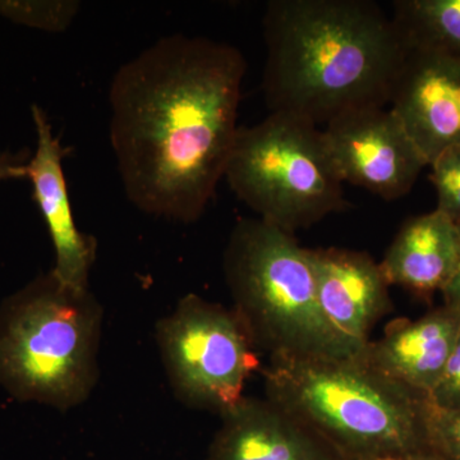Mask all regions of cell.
I'll return each mask as SVG.
<instances>
[{
    "mask_svg": "<svg viewBox=\"0 0 460 460\" xmlns=\"http://www.w3.org/2000/svg\"><path fill=\"white\" fill-rule=\"evenodd\" d=\"M460 332V314L443 305L416 320L392 321L383 337L366 345L365 361L385 376L429 396Z\"/></svg>",
    "mask_w": 460,
    "mask_h": 460,
    "instance_id": "4fadbf2b",
    "label": "cell"
},
{
    "mask_svg": "<svg viewBox=\"0 0 460 460\" xmlns=\"http://www.w3.org/2000/svg\"><path fill=\"white\" fill-rule=\"evenodd\" d=\"M389 108L429 166L445 150L460 145V60L408 45Z\"/></svg>",
    "mask_w": 460,
    "mask_h": 460,
    "instance_id": "9c48e42d",
    "label": "cell"
},
{
    "mask_svg": "<svg viewBox=\"0 0 460 460\" xmlns=\"http://www.w3.org/2000/svg\"><path fill=\"white\" fill-rule=\"evenodd\" d=\"M428 441L441 458L460 460V411L438 410L429 402Z\"/></svg>",
    "mask_w": 460,
    "mask_h": 460,
    "instance_id": "ac0fdd59",
    "label": "cell"
},
{
    "mask_svg": "<svg viewBox=\"0 0 460 460\" xmlns=\"http://www.w3.org/2000/svg\"><path fill=\"white\" fill-rule=\"evenodd\" d=\"M441 295L444 296V305L460 314V261L456 274Z\"/></svg>",
    "mask_w": 460,
    "mask_h": 460,
    "instance_id": "44dd1931",
    "label": "cell"
},
{
    "mask_svg": "<svg viewBox=\"0 0 460 460\" xmlns=\"http://www.w3.org/2000/svg\"><path fill=\"white\" fill-rule=\"evenodd\" d=\"M246 58L204 36H164L118 68L111 144L127 199L169 222H198L238 133Z\"/></svg>",
    "mask_w": 460,
    "mask_h": 460,
    "instance_id": "6da1fadb",
    "label": "cell"
},
{
    "mask_svg": "<svg viewBox=\"0 0 460 460\" xmlns=\"http://www.w3.org/2000/svg\"><path fill=\"white\" fill-rule=\"evenodd\" d=\"M156 341L175 396L222 416L259 368L256 348L233 308L187 295L157 323Z\"/></svg>",
    "mask_w": 460,
    "mask_h": 460,
    "instance_id": "52a82bcc",
    "label": "cell"
},
{
    "mask_svg": "<svg viewBox=\"0 0 460 460\" xmlns=\"http://www.w3.org/2000/svg\"><path fill=\"white\" fill-rule=\"evenodd\" d=\"M375 460H405L402 458H398V456H385V458H378Z\"/></svg>",
    "mask_w": 460,
    "mask_h": 460,
    "instance_id": "603a6c76",
    "label": "cell"
},
{
    "mask_svg": "<svg viewBox=\"0 0 460 460\" xmlns=\"http://www.w3.org/2000/svg\"><path fill=\"white\" fill-rule=\"evenodd\" d=\"M223 270L233 311L253 347L270 358L361 353L321 310L313 253L295 234L260 217H242L230 232Z\"/></svg>",
    "mask_w": 460,
    "mask_h": 460,
    "instance_id": "277c9868",
    "label": "cell"
},
{
    "mask_svg": "<svg viewBox=\"0 0 460 460\" xmlns=\"http://www.w3.org/2000/svg\"><path fill=\"white\" fill-rule=\"evenodd\" d=\"M323 127V138L341 181L385 201L408 195L429 166L390 108L348 111Z\"/></svg>",
    "mask_w": 460,
    "mask_h": 460,
    "instance_id": "ba28073f",
    "label": "cell"
},
{
    "mask_svg": "<svg viewBox=\"0 0 460 460\" xmlns=\"http://www.w3.org/2000/svg\"><path fill=\"white\" fill-rule=\"evenodd\" d=\"M460 261V226L440 211L411 217L380 262L390 287L423 299L443 293Z\"/></svg>",
    "mask_w": 460,
    "mask_h": 460,
    "instance_id": "5bb4252c",
    "label": "cell"
},
{
    "mask_svg": "<svg viewBox=\"0 0 460 460\" xmlns=\"http://www.w3.org/2000/svg\"><path fill=\"white\" fill-rule=\"evenodd\" d=\"M26 164L22 157L4 153L0 155V181L26 178Z\"/></svg>",
    "mask_w": 460,
    "mask_h": 460,
    "instance_id": "ffe728a7",
    "label": "cell"
},
{
    "mask_svg": "<svg viewBox=\"0 0 460 460\" xmlns=\"http://www.w3.org/2000/svg\"><path fill=\"white\" fill-rule=\"evenodd\" d=\"M220 417L206 460H344L307 423L266 396L244 395Z\"/></svg>",
    "mask_w": 460,
    "mask_h": 460,
    "instance_id": "7c38bea8",
    "label": "cell"
},
{
    "mask_svg": "<svg viewBox=\"0 0 460 460\" xmlns=\"http://www.w3.org/2000/svg\"><path fill=\"white\" fill-rule=\"evenodd\" d=\"M102 328L90 289L41 275L0 310V385L58 411L84 404L99 380Z\"/></svg>",
    "mask_w": 460,
    "mask_h": 460,
    "instance_id": "5b68a950",
    "label": "cell"
},
{
    "mask_svg": "<svg viewBox=\"0 0 460 460\" xmlns=\"http://www.w3.org/2000/svg\"><path fill=\"white\" fill-rule=\"evenodd\" d=\"M265 396L307 423L344 460L428 449V396L372 367L362 354L272 357L262 371Z\"/></svg>",
    "mask_w": 460,
    "mask_h": 460,
    "instance_id": "3957f363",
    "label": "cell"
},
{
    "mask_svg": "<svg viewBox=\"0 0 460 460\" xmlns=\"http://www.w3.org/2000/svg\"><path fill=\"white\" fill-rule=\"evenodd\" d=\"M263 98L270 113L326 126L389 107L408 45L370 0H271L263 14Z\"/></svg>",
    "mask_w": 460,
    "mask_h": 460,
    "instance_id": "7a4b0ae2",
    "label": "cell"
},
{
    "mask_svg": "<svg viewBox=\"0 0 460 460\" xmlns=\"http://www.w3.org/2000/svg\"><path fill=\"white\" fill-rule=\"evenodd\" d=\"M224 178L257 217L290 234L348 208L323 129L295 115L239 127Z\"/></svg>",
    "mask_w": 460,
    "mask_h": 460,
    "instance_id": "8992f818",
    "label": "cell"
},
{
    "mask_svg": "<svg viewBox=\"0 0 460 460\" xmlns=\"http://www.w3.org/2000/svg\"><path fill=\"white\" fill-rule=\"evenodd\" d=\"M408 460H445L441 458L438 454H436L434 450L429 449V447L428 449L422 450V452L414 454L413 456H411Z\"/></svg>",
    "mask_w": 460,
    "mask_h": 460,
    "instance_id": "7402d4cb",
    "label": "cell"
},
{
    "mask_svg": "<svg viewBox=\"0 0 460 460\" xmlns=\"http://www.w3.org/2000/svg\"><path fill=\"white\" fill-rule=\"evenodd\" d=\"M429 166L438 195L436 210L460 226V145L445 150Z\"/></svg>",
    "mask_w": 460,
    "mask_h": 460,
    "instance_id": "e0dca14e",
    "label": "cell"
},
{
    "mask_svg": "<svg viewBox=\"0 0 460 460\" xmlns=\"http://www.w3.org/2000/svg\"><path fill=\"white\" fill-rule=\"evenodd\" d=\"M393 20L411 47L460 60V0H396Z\"/></svg>",
    "mask_w": 460,
    "mask_h": 460,
    "instance_id": "9a60e30c",
    "label": "cell"
},
{
    "mask_svg": "<svg viewBox=\"0 0 460 460\" xmlns=\"http://www.w3.org/2000/svg\"><path fill=\"white\" fill-rule=\"evenodd\" d=\"M321 310L335 332L362 352L371 330L392 310L390 284L380 262L362 251L311 250Z\"/></svg>",
    "mask_w": 460,
    "mask_h": 460,
    "instance_id": "8fae6325",
    "label": "cell"
},
{
    "mask_svg": "<svg viewBox=\"0 0 460 460\" xmlns=\"http://www.w3.org/2000/svg\"><path fill=\"white\" fill-rule=\"evenodd\" d=\"M432 407L460 411V332L438 385L429 396Z\"/></svg>",
    "mask_w": 460,
    "mask_h": 460,
    "instance_id": "d6986e66",
    "label": "cell"
},
{
    "mask_svg": "<svg viewBox=\"0 0 460 460\" xmlns=\"http://www.w3.org/2000/svg\"><path fill=\"white\" fill-rule=\"evenodd\" d=\"M80 2L56 0V2H0V14L18 23L63 32L72 26L80 12Z\"/></svg>",
    "mask_w": 460,
    "mask_h": 460,
    "instance_id": "2e32d148",
    "label": "cell"
},
{
    "mask_svg": "<svg viewBox=\"0 0 460 460\" xmlns=\"http://www.w3.org/2000/svg\"><path fill=\"white\" fill-rule=\"evenodd\" d=\"M31 114L38 146L26 164V178L31 181L33 199L53 242L56 265L51 271L66 286L87 290L98 242L75 226L63 169L68 150L54 136L49 119L40 107L32 105Z\"/></svg>",
    "mask_w": 460,
    "mask_h": 460,
    "instance_id": "30bf717a",
    "label": "cell"
}]
</instances>
